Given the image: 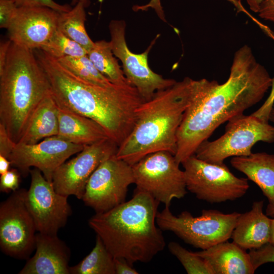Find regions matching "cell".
I'll return each mask as SVG.
<instances>
[{
	"label": "cell",
	"mask_w": 274,
	"mask_h": 274,
	"mask_svg": "<svg viewBox=\"0 0 274 274\" xmlns=\"http://www.w3.org/2000/svg\"><path fill=\"white\" fill-rule=\"evenodd\" d=\"M271 81L247 45L235 51L224 83L191 79L190 104L177 133V161L180 164L194 155L221 124L260 101Z\"/></svg>",
	"instance_id": "cell-1"
},
{
	"label": "cell",
	"mask_w": 274,
	"mask_h": 274,
	"mask_svg": "<svg viewBox=\"0 0 274 274\" xmlns=\"http://www.w3.org/2000/svg\"><path fill=\"white\" fill-rule=\"evenodd\" d=\"M58 125V105L51 92L32 113L17 143L35 144L42 139L56 135Z\"/></svg>",
	"instance_id": "cell-22"
},
{
	"label": "cell",
	"mask_w": 274,
	"mask_h": 274,
	"mask_svg": "<svg viewBox=\"0 0 274 274\" xmlns=\"http://www.w3.org/2000/svg\"><path fill=\"white\" fill-rule=\"evenodd\" d=\"M26 190L18 189L0 204V247L5 254L28 259L35 249L33 219L25 202Z\"/></svg>",
	"instance_id": "cell-10"
},
{
	"label": "cell",
	"mask_w": 274,
	"mask_h": 274,
	"mask_svg": "<svg viewBox=\"0 0 274 274\" xmlns=\"http://www.w3.org/2000/svg\"><path fill=\"white\" fill-rule=\"evenodd\" d=\"M258 13L264 20L274 22V0H264Z\"/></svg>",
	"instance_id": "cell-36"
},
{
	"label": "cell",
	"mask_w": 274,
	"mask_h": 274,
	"mask_svg": "<svg viewBox=\"0 0 274 274\" xmlns=\"http://www.w3.org/2000/svg\"><path fill=\"white\" fill-rule=\"evenodd\" d=\"M249 253L255 270L262 265L274 262V246L269 243L259 248L249 250Z\"/></svg>",
	"instance_id": "cell-29"
},
{
	"label": "cell",
	"mask_w": 274,
	"mask_h": 274,
	"mask_svg": "<svg viewBox=\"0 0 274 274\" xmlns=\"http://www.w3.org/2000/svg\"><path fill=\"white\" fill-rule=\"evenodd\" d=\"M11 44L10 40L2 42L0 44V71L3 70L5 65Z\"/></svg>",
	"instance_id": "cell-39"
},
{
	"label": "cell",
	"mask_w": 274,
	"mask_h": 274,
	"mask_svg": "<svg viewBox=\"0 0 274 274\" xmlns=\"http://www.w3.org/2000/svg\"><path fill=\"white\" fill-rule=\"evenodd\" d=\"M269 243L274 246V218L271 219V228Z\"/></svg>",
	"instance_id": "cell-43"
},
{
	"label": "cell",
	"mask_w": 274,
	"mask_h": 274,
	"mask_svg": "<svg viewBox=\"0 0 274 274\" xmlns=\"http://www.w3.org/2000/svg\"><path fill=\"white\" fill-rule=\"evenodd\" d=\"M159 203L135 189L129 200L96 213L88 224L114 257L123 258L132 265L138 261L148 262L165 246L156 221Z\"/></svg>",
	"instance_id": "cell-3"
},
{
	"label": "cell",
	"mask_w": 274,
	"mask_h": 274,
	"mask_svg": "<svg viewBox=\"0 0 274 274\" xmlns=\"http://www.w3.org/2000/svg\"><path fill=\"white\" fill-rule=\"evenodd\" d=\"M274 103V77L272 78L270 93L261 106L252 114L261 119L269 122V115Z\"/></svg>",
	"instance_id": "cell-33"
},
{
	"label": "cell",
	"mask_w": 274,
	"mask_h": 274,
	"mask_svg": "<svg viewBox=\"0 0 274 274\" xmlns=\"http://www.w3.org/2000/svg\"><path fill=\"white\" fill-rule=\"evenodd\" d=\"M57 60L73 75L85 82L101 86L113 84L96 69L87 55L81 57H64Z\"/></svg>",
	"instance_id": "cell-26"
},
{
	"label": "cell",
	"mask_w": 274,
	"mask_h": 274,
	"mask_svg": "<svg viewBox=\"0 0 274 274\" xmlns=\"http://www.w3.org/2000/svg\"><path fill=\"white\" fill-rule=\"evenodd\" d=\"M35 244V255L19 274H70V251L57 234L39 232Z\"/></svg>",
	"instance_id": "cell-17"
},
{
	"label": "cell",
	"mask_w": 274,
	"mask_h": 274,
	"mask_svg": "<svg viewBox=\"0 0 274 274\" xmlns=\"http://www.w3.org/2000/svg\"><path fill=\"white\" fill-rule=\"evenodd\" d=\"M60 13L46 7H18L7 29L9 40L29 50L40 49L57 29Z\"/></svg>",
	"instance_id": "cell-16"
},
{
	"label": "cell",
	"mask_w": 274,
	"mask_h": 274,
	"mask_svg": "<svg viewBox=\"0 0 274 274\" xmlns=\"http://www.w3.org/2000/svg\"><path fill=\"white\" fill-rule=\"evenodd\" d=\"M181 164L187 190L210 203L239 198L249 188L248 179L235 176L224 163H210L194 155Z\"/></svg>",
	"instance_id": "cell-8"
},
{
	"label": "cell",
	"mask_w": 274,
	"mask_h": 274,
	"mask_svg": "<svg viewBox=\"0 0 274 274\" xmlns=\"http://www.w3.org/2000/svg\"><path fill=\"white\" fill-rule=\"evenodd\" d=\"M266 214L268 216L274 217V203H269L266 209Z\"/></svg>",
	"instance_id": "cell-42"
},
{
	"label": "cell",
	"mask_w": 274,
	"mask_h": 274,
	"mask_svg": "<svg viewBox=\"0 0 274 274\" xmlns=\"http://www.w3.org/2000/svg\"><path fill=\"white\" fill-rule=\"evenodd\" d=\"M259 142H274V126L252 114H242L227 121L225 132L220 138L203 142L194 155L206 162L221 164L230 157L250 155Z\"/></svg>",
	"instance_id": "cell-7"
},
{
	"label": "cell",
	"mask_w": 274,
	"mask_h": 274,
	"mask_svg": "<svg viewBox=\"0 0 274 274\" xmlns=\"http://www.w3.org/2000/svg\"><path fill=\"white\" fill-rule=\"evenodd\" d=\"M118 147L110 138L84 146L75 157L65 161L54 172L52 182L55 191L82 199L91 175L103 161L116 153Z\"/></svg>",
	"instance_id": "cell-14"
},
{
	"label": "cell",
	"mask_w": 274,
	"mask_h": 274,
	"mask_svg": "<svg viewBox=\"0 0 274 274\" xmlns=\"http://www.w3.org/2000/svg\"><path fill=\"white\" fill-rule=\"evenodd\" d=\"M175 155L167 151L149 154L132 165L136 189L145 192L165 206L187 194L184 170Z\"/></svg>",
	"instance_id": "cell-9"
},
{
	"label": "cell",
	"mask_w": 274,
	"mask_h": 274,
	"mask_svg": "<svg viewBox=\"0 0 274 274\" xmlns=\"http://www.w3.org/2000/svg\"><path fill=\"white\" fill-rule=\"evenodd\" d=\"M115 154L100 164L85 187L82 199L96 213L108 211L125 202L129 186L134 183L132 166Z\"/></svg>",
	"instance_id": "cell-11"
},
{
	"label": "cell",
	"mask_w": 274,
	"mask_h": 274,
	"mask_svg": "<svg viewBox=\"0 0 274 274\" xmlns=\"http://www.w3.org/2000/svg\"><path fill=\"white\" fill-rule=\"evenodd\" d=\"M58 118L56 136L72 143L85 146L109 138L97 122L59 106Z\"/></svg>",
	"instance_id": "cell-20"
},
{
	"label": "cell",
	"mask_w": 274,
	"mask_h": 274,
	"mask_svg": "<svg viewBox=\"0 0 274 274\" xmlns=\"http://www.w3.org/2000/svg\"><path fill=\"white\" fill-rule=\"evenodd\" d=\"M36 50L57 105L97 122L119 146L132 130L138 109L145 101L136 88L130 84L101 86L88 83L73 75L56 58Z\"/></svg>",
	"instance_id": "cell-2"
},
{
	"label": "cell",
	"mask_w": 274,
	"mask_h": 274,
	"mask_svg": "<svg viewBox=\"0 0 274 274\" xmlns=\"http://www.w3.org/2000/svg\"><path fill=\"white\" fill-rule=\"evenodd\" d=\"M85 8L83 4L78 2L70 11L60 13L57 29L88 52L92 48L94 42L89 37L85 29Z\"/></svg>",
	"instance_id": "cell-24"
},
{
	"label": "cell",
	"mask_w": 274,
	"mask_h": 274,
	"mask_svg": "<svg viewBox=\"0 0 274 274\" xmlns=\"http://www.w3.org/2000/svg\"><path fill=\"white\" fill-rule=\"evenodd\" d=\"M30 184L25 195V202L37 231L57 234L64 227L72 213L68 196L57 193L37 168L30 169Z\"/></svg>",
	"instance_id": "cell-13"
},
{
	"label": "cell",
	"mask_w": 274,
	"mask_h": 274,
	"mask_svg": "<svg viewBox=\"0 0 274 274\" xmlns=\"http://www.w3.org/2000/svg\"><path fill=\"white\" fill-rule=\"evenodd\" d=\"M20 174L16 169H9L7 172L1 175L0 191L2 192L9 193L19 189Z\"/></svg>",
	"instance_id": "cell-31"
},
{
	"label": "cell",
	"mask_w": 274,
	"mask_h": 274,
	"mask_svg": "<svg viewBox=\"0 0 274 274\" xmlns=\"http://www.w3.org/2000/svg\"><path fill=\"white\" fill-rule=\"evenodd\" d=\"M109 28L112 52L121 61L126 78L136 88L145 100L150 99L157 91L166 89L177 82L174 79L163 78L152 71L149 66L148 54L159 35L145 51L135 54L132 52L127 45L124 21L112 20L109 24Z\"/></svg>",
	"instance_id": "cell-12"
},
{
	"label": "cell",
	"mask_w": 274,
	"mask_h": 274,
	"mask_svg": "<svg viewBox=\"0 0 274 274\" xmlns=\"http://www.w3.org/2000/svg\"><path fill=\"white\" fill-rule=\"evenodd\" d=\"M150 8L154 9L159 18L164 22H166L160 0H150V1L145 5L133 6V9L136 11L139 10L146 11Z\"/></svg>",
	"instance_id": "cell-37"
},
{
	"label": "cell",
	"mask_w": 274,
	"mask_h": 274,
	"mask_svg": "<svg viewBox=\"0 0 274 274\" xmlns=\"http://www.w3.org/2000/svg\"><path fill=\"white\" fill-rule=\"evenodd\" d=\"M87 55L96 69L112 83L117 85L130 84L118 60L114 56L110 42L100 40L94 42Z\"/></svg>",
	"instance_id": "cell-23"
},
{
	"label": "cell",
	"mask_w": 274,
	"mask_h": 274,
	"mask_svg": "<svg viewBox=\"0 0 274 274\" xmlns=\"http://www.w3.org/2000/svg\"><path fill=\"white\" fill-rule=\"evenodd\" d=\"M51 92L47 76L33 50L11 42L0 71V123L17 143L32 113Z\"/></svg>",
	"instance_id": "cell-5"
},
{
	"label": "cell",
	"mask_w": 274,
	"mask_h": 274,
	"mask_svg": "<svg viewBox=\"0 0 274 274\" xmlns=\"http://www.w3.org/2000/svg\"><path fill=\"white\" fill-rule=\"evenodd\" d=\"M269 121L274 123V103L272 105L269 115Z\"/></svg>",
	"instance_id": "cell-45"
},
{
	"label": "cell",
	"mask_w": 274,
	"mask_h": 274,
	"mask_svg": "<svg viewBox=\"0 0 274 274\" xmlns=\"http://www.w3.org/2000/svg\"><path fill=\"white\" fill-rule=\"evenodd\" d=\"M195 252L208 261L214 274H253L255 271L249 253L233 242H221Z\"/></svg>",
	"instance_id": "cell-19"
},
{
	"label": "cell",
	"mask_w": 274,
	"mask_h": 274,
	"mask_svg": "<svg viewBox=\"0 0 274 274\" xmlns=\"http://www.w3.org/2000/svg\"><path fill=\"white\" fill-rule=\"evenodd\" d=\"M263 201L253 202L250 210L239 216L233 230L232 242L247 250L269 243L271 219L263 212Z\"/></svg>",
	"instance_id": "cell-18"
},
{
	"label": "cell",
	"mask_w": 274,
	"mask_h": 274,
	"mask_svg": "<svg viewBox=\"0 0 274 274\" xmlns=\"http://www.w3.org/2000/svg\"><path fill=\"white\" fill-rule=\"evenodd\" d=\"M40 50L58 59L64 57H81L87 51L81 45L63 34L58 29Z\"/></svg>",
	"instance_id": "cell-27"
},
{
	"label": "cell",
	"mask_w": 274,
	"mask_h": 274,
	"mask_svg": "<svg viewBox=\"0 0 274 274\" xmlns=\"http://www.w3.org/2000/svg\"><path fill=\"white\" fill-rule=\"evenodd\" d=\"M11 164V162L8 158L0 155V175L7 172L10 169Z\"/></svg>",
	"instance_id": "cell-40"
},
{
	"label": "cell",
	"mask_w": 274,
	"mask_h": 274,
	"mask_svg": "<svg viewBox=\"0 0 274 274\" xmlns=\"http://www.w3.org/2000/svg\"><path fill=\"white\" fill-rule=\"evenodd\" d=\"M18 7L13 0H0V27L8 29Z\"/></svg>",
	"instance_id": "cell-32"
},
{
	"label": "cell",
	"mask_w": 274,
	"mask_h": 274,
	"mask_svg": "<svg viewBox=\"0 0 274 274\" xmlns=\"http://www.w3.org/2000/svg\"><path fill=\"white\" fill-rule=\"evenodd\" d=\"M169 252L181 262L188 274H214L208 261L197 255L183 248L176 242L168 244Z\"/></svg>",
	"instance_id": "cell-28"
},
{
	"label": "cell",
	"mask_w": 274,
	"mask_h": 274,
	"mask_svg": "<svg viewBox=\"0 0 274 274\" xmlns=\"http://www.w3.org/2000/svg\"><path fill=\"white\" fill-rule=\"evenodd\" d=\"M70 274H115L114 257L100 237L90 253L77 265L70 267Z\"/></svg>",
	"instance_id": "cell-25"
},
{
	"label": "cell",
	"mask_w": 274,
	"mask_h": 274,
	"mask_svg": "<svg viewBox=\"0 0 274 274\" xmlns=\"http://www.w3.org/2000/svg\"><path fill=\"white\" fill-rule=\"evenodd\" d=\"M230 164L258 186L269 203H274L273 154L257 152L232 157Z\"/></svg>",
	"instance_id": "cell-21"
},
{
	"label": "cell",
	"mask_w": 274,
	"mask_h": 274,
	"mask_svg": "<svg viewBox=\"0 0 274 274\" xmlns=\"http://www.w3.org/2000/svg\"><path fill=\"white\" fill-rule=\"evenodd\" d=\"M78 2L82 3L85 8L88 7L90 4L89 0H72V5H75Z\"/></svg>",
	"instance_id": "cell-44"
},
{
	"label": "cell",
	"mask_w": 274,
	"mask_h": 274,
	"mask_svg": "<svg viewBox=\"0 0 274 274\" xmlns=\"http://www.w3.org/2000/svg\"><path fill=\"white\" fill-rule=\"evenodd\" d=\"M191 80L177 81L141 104L132 130L118 147L117 158L132 166L152 153L175 155L178 131L191 99Z\"/></svg>",
	"instance_id": "cell-4"
},
{
	"label": "cell",
	"mask_w": 274,
	"mask_h": 274,
	"mask_svg": "<svg viewBox=\"0 0 274 274\" xmlns=\"http://www.w3.org/2000/svg\"><path fill=\"white\" fill-rule=\"evenodd\" d=\"M16 144L9 136L5 126L0 123V155L9 159Z\"/></svg>",
	"instance_id": "cell-34"
},
{
	"label": "cell",
	"mask_w": 274,
	"mask_h": 274,
	"mask_svg": "<svg viewBox=\"0 0 274 274\" xmlns=\"http://www.w3.org/2000/svg\"><path fill=\"white\" fill-rule=\"evenodd\" d=\"M240 213L225 214L216 210H203L194 217L189 212L178 216L165 206L156 216V224L162 230L169 231L196 248L207 249L231 237Z\"/></svg>",
	"instance_id": "cell-6"
},
{
	"label": "cell",
	"mask_w": 274,
	"mask_h": 274,
	"mask_svg": "<svg viewBox=\"0 0 274 274\" xmlns=\"http://www.w3.org/2000/svg\"><path fill=\"white\" fill-rule=\"evenodd\" d=\"M17 7H46L60 13L67 12L72 7L68 5H60L53 0H13Z\"/></svg>",
	"instance_id": "cell-30"
},
{
	"label": "cell",
	"mask_w": 274,
	"mask_h": 274,
	"mask_svg": "<svg viewBox=\"0 0 274 274\" xmlns=\"http://www.w3.org/2000/svg\"><path fill=\"white\" fill-rule=\"evenodd\" d=\"M231 3L236 8L238 12H243L250 17L254 22L258 24L260 28L266 32L268 30V28L264 25L259 22L255 17H254L243 6L241 3V0H227Z\"/></svg>",
	"instance_id": "cell-38"
},
{
	"label": "cell",
	"mask_w": 274,
	"mask_h": 274,
	"mask_svg": "<svg viewBox=\"0 0 274 274\" xmlns=\"http://www.w3.org/2000/svg\"><path fill=\"white\" fill-rule=\"evenodd\" d=\"M125 259L114 257L115 274H138L139 272Z\"/></svg>",
	"instance_id": "cell-35"
},
{
	"label": "cell",
	"mask_w": 274,
	"mask_h": 274,
	"mask_svg": "<svg viewBox=\"0 0 274 274\" xmlns=\"http://www.w3.org/2000/svg\"><path fill=\"white\" fill-rule=\"evenodd\" d=\"M242 1V0H241ZM247 3L249 8L253 12L258 13L260 6L264 0H245Z\"/></svg>",
	"instance_id": "cell-41"
},
{
	"label": "cell",
	"mask_w": 274,
	"mask_h": 274,
	"mask_svg": "<svg viewBox=\"0 0 274 274\" xmlns=\"http://www.w3.org/2000/svg\"><path fill=\"white\" fill-rule=\"evenodd\" d=\"M84 146L55 135L35 144L16 143L9 159L23 176H27L33 167L52 182L56 169L71 156L82 151Z\"/></svg>",
	"instance_id": "cell-15"
}]
</instances>
